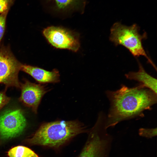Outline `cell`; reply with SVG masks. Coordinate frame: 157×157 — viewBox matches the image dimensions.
I'll list each match as a JSON object with an SVG mask.
<instances>
[{"label": "cell", "mask_w": 157, "mask_h": 157, "mask_svg": "<svg viewBox=\"0 0 157 157\" xmlns=\"http://www.w3.org/2000/svg\"><path fill=\"white\" fill-rule=\"evenodd\" d=\"M106 94L110 103L107 129L121 121L143 117L144 111L150 110L157 101V94L140 84L131 88L122 85L116 91L107 90Z\"/></svg>", "instance_id": "1"}, {"label": "cell", "mask_w": 157, "mask_h": 157, "mask_svg": "<svg viewBox=\"0 0 157 157\" xmlns=\"http://www.w3.org/2000/svg\"><path fill=\"white\" fill-rule=\"evenodd\" d=\"M15 0H0V14L9 11Z\"/></svg>", "instance_id": "14"}, {"label": "cell", "mask_w": 157, "mask_h": 157, "mask_svg": "<svg viewBox=\"0 0 157 157\" xmlns=\"http://www.w3.org/2000/svg\"><path fill=\"white\" fill-rule=\"evenodd\" d=\"M10 98L8 97L3 92H0V109L9 101Z\"/></svg>", "instance_id": "16"}, {"label": "cell", "mask_w": 157, "mask_h": 157, "mask_svg": "<svg viewBox=\"0 0 157 157\" xmlns=\"http://www.w3.org/2000/svg\"><path fill=\"white\" fill-rule=\"evenodd\" d=\"M52 4L54 9L60 12L82 11L85 3L84 0H47Z\"/></svg>", "instance_id": "11"}, {"label": "cell", "mask_w": 157, "mask_h": 157, "mask_svg": "<svg viewBox=\"0 0 157 157\" xmlns=\"http://www.w3.org/2000/svg\"><path fill=\"white\" fill-rule=\"evenodd\" d=\"M20 88L21 93L19 101L36 113L42 97L50 89L45 85L32 83L27 80L21 83Z\"/></svg>", "instance_id": "8"}, {"label": "cell", "mask_w": 157, "mask_h": 157, "mask_svg": "<svg viewBox=\"0 0 157 157\" xmlns=\"http://www.w3.org/2000/svg\"><path fill=\"white\" fill-rule=\"evenodd\" d=\"M8 12L6 11L0 14V43L4 33L6 19Z\"/></svg>", "instance_id": "15"}, {"label": "cell", "mask_w": 157, "mask_h": 157, "mask_svg": "<svg viewBox=\"0 0 157 157\" xmlns=\"http://www.w3.org/2000/svg\"><path fill=\"white\" fill-rule=\"evenodd\" d=\"M138 70L130 72L125 74L127 79L137 81L145 87L157 94V79L147 73L140 63L138 60Z\"/></svg>", "instance_id": "10"}, {"label": "cell", "mask_w": 157, "mask_h": 157, "mask_svg": "<svg viewBox=\"0 0 157 157\" xmlns=\"http://www.w3.org/2000/svg\"><path fill=\"white\" fill-rule=\"evenodd\" d=\"M87 127L78 120H58L43 123L28 140L29 144L59 151L74 138L88 133Z\"/></svg>", "instance_id": "2"}, {"label": "cell", "mask_w": 157, "mask_h": 157, "mask_svg": "<svg viewBox=\"0 0 157 157\" xmlns=\"http://www.w3.org/2000/svg\"><path fill=\"white\" fill-rule=\"evenodd\" d=\"M21 70L29 74L41 83H56L60 81L59 72L55 69L50 71L39 67L22 64Z\"/></svg>", "instance_id": "9"}, {"label": "cell", "mask_w": 157, "mask_h": 157, "mask_svg": "<svg viewBox=\"0 0 157 157\" xmlns=\"http://www.w3.org/2000/svg\"><path fill=\"white\" fill-rule=\"evenodd\" d=\"M138 133L140 136L147 139L151 138L157 135V128H141L138 130Z\"/></svg>", "instance_id": "13"}, {"label": "cell", "mask_w": 157, "mask_h": 157, "mask_svg": "<svg viewBox=\"0 0 157 157\" xmlns=\"http://www.w3.org/2000/svg\"><path fill=\"white\" fill-rule=\"evenodd\" d=\"M43 34L48 42L57 48L77 52L80 47L78 34L60 26H50L45 28Z\"/></svg>", "instance_id": "5"}, {"label": "cell", "mask_w": 157, "mask_h": 157, "mask_svg": "<svg viewBox=\"0 0 157 157\" xmlns=\"http://www.w3.org/2000/svg\"><path fill=\"white\" fill-rule=\"evenodd\" d=\"M8 155L9 157H39L32 150L22 146L12 148L8 151Z\"/></svg>", "instance_id": "12"}, {"label": "cell", "mask_w": 157, "mask_h": 157, "mask_svg": "<svg viewBox=\"0 0 157 157\" xmlns=\"http://www.w3.org/2000/svg\"><path fill=\"white\" fill-rule=\"evenodd\" d=\"M27 121L19 109L6 111L0 115V137L6 140L17 136L24 131Z\"/></svg>", "instance_id": "7"}, {"label": "cell", "mask_w": 157, "mask_h": 157, "mask_svg": "<svg viewBox=\"0 0 157 157\" xmlns=\"http://www.w3.org/2000/svg\"><path fill=\"white\" fill-rule=\"evenodd\" d=\"M22 64L14 56L9 48H0V84L6 88H20L18 74Z\"/></svg>", "instance_id": "6"}, {"label": "cell", "mask_w": 157, "mask_h": 157, "mask_svg": "<svg viewBox=\"0 0 157 157\" xmlns=\"http://www.w3.org/2000/svg\"><path fill=\"white\" fill-rule=\"evenodd\" d=\"M139 30V27L136 24L128 26L116 22L110 28L109 39L115 46H124L135 57L144 56L156 71V66L147 56L143 46L142 41L146 38L147 34L145 32L140 34Z\"/></svg>", "instance_id": "3"}, {"label": "cell", "mask_w": 157, "mask_h": 157, "mask_svg": "<svg viewBox=\"0 0 157 157\" xmlns=\"http://www.w3.org/2000/svg\"><path fill=\"white\" fill-rule=\"evenodd\" d=\"M106 121L104 115L99 116L77 157H109L113 138L107 131Z\"/></svg>", "instance_id": "4"}]
</instances>
